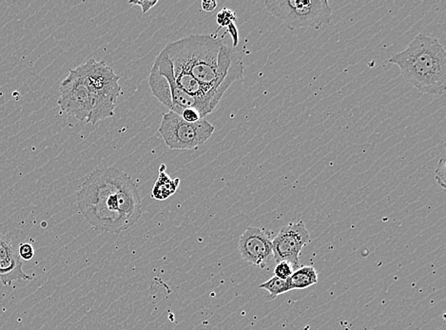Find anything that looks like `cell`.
I'll list each match as a JSON object with an SVG mask.
<instances>
[{"label":"cell","mask_w":446,"mask_h":330,"mask_svg":"<svg viewBox=\"0 0 446 330\" xmlns=\"http://www.w3.org/2000/svg\"><path fill=\"white\" fill-rule=\"evenodd\" d=\"M443 327H442V329L440 330H446V327H445V314H443Z\"/></svg>","instance_id":"24"},{"label":"cell","mask_w":446,"mask_h":330,"mask_svg":"<svg viewBox=\"0 0 446 330\" xmlns=\"http://www.w3.org/2000/svg\"><path fill=\"white\" fill-rule=\"evenodd\" d=\"M202 9L206 12H213L217 7V2L215 1V0H203L202 3Z\"/></svg>","instance_id":"22"},{"label":"cell","mask_w":446,"mask_h":330,"mask_svg":"<svg viewBox=\"0 0 446 330\" xmlns=\"http://www.w3.org/2000/svg\"><path fill=\"white\" fill-rule=\"evenodd\" d=\"M59 106L62 111L81 122H87L92 113V93L81 74L79 68L70 69L59 87Z\"/></svg>","instance_id":"8"},{"label":"cell","mask_w":446,"mask_h":330,"mask_svg":"<svg viewBox=\"0 0 446 330\" xmlns=\"http://www.w3.org/2000/svg\"><path fill=\"white\" fill-rule=\"evenodd\" d=\"M148 85L159 102L179 116L186 109H194L199 111L202 118L210 114V111L200 101L187 95L177 86L171 61L164 50L156 57L148 77Z\"/></svg>","instance_id":"5"},{"label":"cell","mask_w":446,"mask_h":330,"mask_svg":"<svg viewBox=\"0 0 446 330\" xmlns=\"http://www.w3.org/2000/svg\"><path fill=\"white\" fill-rule=\"evenodd\" d=\"M215 128L205 118L190 123L181 116L169 111L162 118L159 127L162 139L171 150H197L204 145Z\"/></svg>","instance_id":"7"},{"label":"cell","mask_w":446,"mask_h":330,"mask_svg":"<svg viewBox=\"0 0 446 330\" xmlns=\"http://www.w3.org/2000/svg\"><path fill=\"white\" fill-rule=\"evenodd\" d=\"M289 291L293 290H305L317 284L318 274L314 267L302 266L294 270L293 274L288 279Z\"/></svg>","instance_id":"13"},{"label":"cell","mask_w":446,"mask_h":330,"mask_svg":"<svg viewBox=\"0 0 446 330\" xmlns=\"http://www.w3.org/2000/svg\"><path fill=\"white\" fill-rule=\"evenodd\" d=\"M238 248L245 261L261 269H265L273 258L270 233L262 228H247L240 237Z\"/></svg>","instance_id":"10"},{"label":"cell","mask_w":446,"mask_h":330,"mask_svg":"<svg viewBox=\"0 0 446 330\" xmlns=\"http://www.w3.org/2000/svg\"><path fill=\"white\" fill-rule=\"evenodd\" d=\"M177 86L197 98L210 113L234 82L244 74L238 52L215 35H194L169 43L164 49Z\"/></svg>","instance_id":"1"},{"label":"cell","mask_w":446,"mask_h":330,"mask_svg":"<svg viewBox=\"0 0 446 330\" xmlns=\"http://www.w3.org/2000/svg\"><path fill=\"white\" fill-rule=\"evenodd\" d=\"M78 210L95 230L118 233L142 217L137 186L118 168H96L77 194Z\"/></svg>","instance_id":"2"},{"label":"cell","mask_w":446,"mask_h":330,"mask_svg":"<svg viewBox=\"0 0 446 330\" xmlns=\"http://www.w3.org/2000/svg\"><path fill=\"white\" fill-rule=\"evenodd\" d=\"M18 256L20 259L25 260V261H30L35 256V249L32 244L22 243L18 246Z\"/></svg>","instance_id":"18"},{"label":"cell","mask_w":446,"mask_h":330,"mask_svg":"<svg viewBox=\"0 0 446 330\" xmlns=\"http://www.w3.org/2000/svg\"><path fill=\"white\" fill-rule=\"evenodd\" d=\"M181 116L185 121L190 122V123H194V122H197L202 119L199 111L194 110V109H186L182 113Z\"/></svg>","instance_id":"19"},{"label":"cell","mask_w":446,"mask_h":330,"mask_svg":"<svg viewBox=\"0 0 446 330\" xmlns=\"http://www.w3.org/2000/svg\"><path fill=\"white\" fill-rule=\"evenodd\" d=\"M260 288L270 293L271 300H275L279 295L289 291L288 279H281L276 276L261 284Z\"/></svg>","instance_id":"14"},{"label":"cell","mask_w":446,"mask_h":330,"mask_svg":"<svg viewBox=\"0 0 446 330\" xmlns=\"http://www.w3.org/2000/svg\"><path fill=\"white\" fill-rule=\"evenodd\" d=\"M265 6L289 31L301 28L318 30L332 20V9L328 0H267Z\"/></svg>","instance_id":"6"},{"label":"cell","mask_w":446,"mask_h":330,"mask_svg":"<svg viewBox=\"0 0 446 330\" xmlns=\"http://www.w3.org/2000/svg\"><path fill=\"white\" fill-rule=\"evenodd\" d=\"M294 267L291 263L286 261L279 262L276 264L275 269V275L276 277L281 278V279H289L293 274Z\"/></svg>","instance_id":"16"},{"label":"cell","mask_w":446,"mask_h":330,"mask_svg":"<svg viewBox=\"0 0 446 330\" xmlns=\"http://www.w3.org/2000/svg\"><path fill=\"white\" fill-rule=\"evenodd\" d=\"M390 63L397 65L401 74L419 92L443 95L446 91V53L432 36L418 35L401 53L393 54Z\"/></svg>","instance_id":"3"},{"label":"cell","mask_w":446,"mask_h":330,"mask_svg":"<svg viewBox=\"0 0 446 330\" xmlns=\"http://www.w3.org/2000/svg\"><path fill=\"white\" fill-rule=\"evenodd\" d=\"M310 242V236L305 223L299 220L281 228L277 236L272 240L273 259L276 264L286 261L295 270L300 266V254Z\"/></svg>","instance_id":"9"},{"label":"cell","mask_w":446,"mask_h":330,"mask_svg":"<svg viewBox=\"0 0 446 330\" xmlns=\"http://www.w3.org/2000/svg\"><path fill=\"white\" fill-rule=\"evenodd\" d=\"M78 68L92 93L93 101L92 113L86 123L95 125L99 121L113 118L117 98L122 91L119 85V75L105 61H96L95 59H90Z\"/></svg>","instance_id":"4"},{"label":"cell","mask_w":446,"mask_h":330,"mask_svg":"<svg viewBox=\"0 0 446 330\" xmlns=\"http://www.w3.org/2000/svg\"><path fill=\"white\" fill-rule=\"evenodd\" d=\"M22 266V259L10 236L0 233V284L11 285L18 280H32V277L23 272Z\"/></svg>","instance_id":"11"},{"label":"cell","mask_w":446,"mask_h":330,"mask_svg":"<svg viewBox=\"0 0 446 330\" xmlns=\"http://www.w3.org/2000/svg\"><path fill=\"white\" fill-rule=\"evenodd\" d=\"M226 29H228V30H226V32L225 33H224L223 36H222V40H223L224 36H226V33H229V35H231V38H232V43H233V47H237L238 46V43H239V33H238V29H237L236 25L234 24V23H231V24H229L228 26V27H226Z\"/></svg>","instance_id":"21"},{"label":"cell","mask_w":446,"mask_h":330,"mask_svg":"<svg viewBox=\"0 0 446 330\" xmlns=\"http://www.w3.org/2000/svg\"><path fill=\"white\" fill-rule=\"evenodd\" d=\"M445 170H446V161L445 158H442L438 164V167L435 171V178L437 183L439 184L443 191H445Z\"/></svg>","instance_id":"17"},{"label":"cell","mask_w":446,"mask_h":330,"mask_svg":"<svg viewBox=\"0 0 446 330\" xmlns=\"http://www.w3.org/2000/svg\"><path fill=\"white\" fill-rule=\"evenodd\" d=\"M130 4L138 5L142 9L143 14L150 11L151 8L155 7L158 3V0H138V1H129Z\"/></svg>","instance_id":"20"},{"label":"cell","mask_w":446,"mask_h":330,"mask_svg":"<svg viewBox=\"0 0 446 330\" xmlns=\"http://www.w3.org/2000/svg\"><path fill=\"white\" fill-rule=\"evenodd\" d=\"M5 104V98L2 93L0 92V107L3 106Z\"/></svg>","instance_id":"23"},{"label":"cell","mask_w":446,"mask_h":330,"mask_svg":"<svg viewBox=\"0 0 446 330\" xmlns=\"http://www.w3.org/2000/svg\"><path fill=\"white\" fill-rule=\"evenodd\" d=\"M166 165L162 164L159 168V178L155 182L151 192V197L158 201H164L176 194L179 188L180 179H171L166 173Z\"/></svg>","instance_id":"12"},{"label":"cell","mask_w":446,"mask_h":330,"mask_svg":"<svg viewBox=\"0 0 446 330\" xmlns=\"http://www.w3.org/2000/svg\"><path fill=\"white\" fill-rule=\"evenodd\" d=\"M236 13L231 9H228V8H223V9L218 13L217 15H216V22H217L219 28L215 35L217 36L219 30H220L221 28L228 27L229 24L236 22Z\"/></svg>","instance_id":"15"}]
</instances>
